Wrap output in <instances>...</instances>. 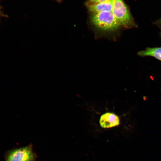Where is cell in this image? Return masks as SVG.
<instances>
[{"label": "cell", "mask_w": 161, "mask_h": 161, "mask_svg": "<svg viewBox=\"0 0 161 161\" xmlns=\"http://www.w3.org/2000/svg\"><path fill=\"white\" fill-rule=\"evenodd\" d=\"M91 20L95 27L103 31H114L120 26L112 12L93 13Z\"/></svg>", "instance_id": "obj_1"}, {"label": "cell", "mask_w": 161, "mask_h": 161, "mask_svg": "<svg viewBox=\"0 0 161 161\" xmlns=\"http://www.w3.org/2000/svg\"><path fill=\"white\" fill-rule=\"evenodd\" d=\"M112 12L120 25L130 28L135 26L128 8L123 0H112Z\"/></svg>", "instance_id": "obj_2"}, {"label": "cell", "mask_w": 161, "mask_h": 161, "mask_svg": "<svg viewBox=\"0 0 161 161\" xmlns=\"http://www.w3.org/2000/svg\"><path fill=\"white\" fill-rule=\"evenodd\" d=\"M5 161H36L37 156L31 145L7 151Z\"/></svg>", "instance_id": "obj_3"}, {"label": "cell", "mask_w": 161, "mask_h": 161, "mask_svg": "<svg viewBox=\"0 0 161 161\" xmlns=\"http://www.w3.org/2000/svg\"><path fill=\"white\" fill-rule=\"evenodd\" d=\"M119 117L114 113H105L100 117L99 123L102 127L110 128L118 126L120 124Z\"/></svg>", "instance_id": "obj_4"}, {"label": "cell", "mask_w": 161, "mask_h": 161, "mask_svg": "<svg viewBox=\"0 0 161 161\" xmlns=\"http://www.w3.org/2000/svg\"><path fill=\"white\" fill-rule=\"evenodd\" d=\"M112 0H106L100 2L91 4L88 6L89 10L94 13L104 12H112Z\"/></svg>", "instance_id": "obj_5"}, {"label": "cell", "mask_w": 161, "mask_h": 161, "mask_svg": "<svg viewBox=\"0 0 161 161\" xmlns=\"http://www.w3.org/2000/svg\"><path fill=\"white\" fill-rule=\"evenodd\" d=\"M138 55L140 56H151L161 61V47L146 48L139 52Z\"/></svg>", "instance_id": "obj_6"}, {"label": "cell", "mask_w": 161, "mask_h": 161, "mask_svg": "<svg viewBox=\"0 0 161 161\" xmlns=\"http://www.w3.org/2000/svg\"><path fill=\"white\" fill-rule=\"evenodd\" d=\"M106 0H89L92 4L97 3L104 1Z\"/></svg>", "instance_id": "obj_7"}, {"label": "cell", "mask_w": 161, "mask_h": 161, "mask_svg": "<svg viewBox=\"0 0 161 161\" xmlns=\"http://www.w3.org/2000/svg\"><path fill=\"white\" fill-rule=\"evenodd\" d=\"M57 0V1H60L61 0Z\"/></svg>", "instance_id": "obj_8"}]
</instances>
